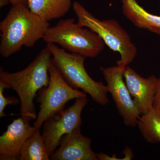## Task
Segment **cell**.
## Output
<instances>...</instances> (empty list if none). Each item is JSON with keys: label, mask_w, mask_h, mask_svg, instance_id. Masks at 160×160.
Segmentation results:
<instances>
[{"label": "cell", "mask_w": 160, "mask_h": 160, "mask_svg": "<svg viewBox=\"0 0 160 160\" xmlns=\"http://www.w3.org/2000/svg\"><path fill=\"white\" fill-rule=\"evenodd\" d=\"M52 58L51 51L46 46L25 69L15 72L0 69V81L17 93L20 101V114L29 122L37 118L34 99L40 89L49 85Z\"/></svg>", "instance_id": "obj_1"}, {"label": "cell", "mask_w": 160, "mask_h": 160, "mask_svg": "<svg viewBox=\"0 0 160 160\" xmlns=\"http://www.w3.org/2000/svg\"><path fill=\"white\" fill-rule=\"evenodd\" d=\"M49 27V22L30 11L27 5L12 6L0 23L1 56L8 58L23 47L32 48Z\"/></svg>", "instance_id": "obj_2"}, {"label": "cell", "mask_w": 160, "mask_h": 160, "mask_svg": "<svg viewBox=\"0 0 160 160\" xmlns=\"http://www.w3.org/2000/svg\"><path fill=\"white\" fill-rule=\"evenodd\" d=\"M72 8L80 26L88 28L96 33L105 45L112 51L119 53L120 59L117 62V66L126 68L134 61L137 54L136 46L118 22L113 19L101 21L78 2L73 3Z\"/></svg>", "instance_id": "obj_3"}, {"label": "cell", "mask_w": 160, "mask_h": 160, "mask_svg": "<svg viewBox=\"0 0 160 160\" xmlns=\"http://www.w3.org/2000/svg\"><path fill=\"white\" fill-rule=\"evenodd\" d=\"M46 46L51 51L52 62L69 86L82 89L101 106L108 104L106 86L102 82L95 81L88 74L84 65L86 58L68 52L56 44H48Z\"/></svg>", "instance_id": "obj_4"}, {"label": "cell", "mask_w": 160, "mask_h": 160, "mask_svg": "<svg viewBox=\"0 0 160 160\" xmlns=\"http://www.w3.org/2000/svg\"><path fill=\"white\" fill-rule=\"evenodd\" d=\"M43 40L47 44H58L69 52L86 58L97 57L105 45L98 34L80 26L72 18L60 20L56 25L50 26Z\"/></svg>", "instance_id": "obj_5"}, {"label": "cell", "mask_w": 160, "mask_h": 160, "mask_svg": "<svg viewBox=\"0 0 160 160\" xmlns=\"http://www.w3.org/2000/svg\"><path fill=\"white\" fill-rule=\"evenodd\" d=\"M50 80L48 86L38 92L37 101L40 110L33 126L41 129L43 123L52 116L65 109L70 100L87 96L86 92L69 86L51 62L49 66Z\"/></svg>", "instance_id": "obj_6"}, {"label": "cell", "mask_w": 160, "mask_h": 160, "mask_svg": "<svg viewBox=\"0 0 160 160\" xmlns=\"http://www.w3.org/2000/svg\"><path fill=\"white\" fill-rule=\"evenodd\" d=\"M87 103V96L76 99L73 105L52 116L43 123L42 134L50 156L59 145L63 136L81 126V114Z\"/></svg>", "instance_id": "obj_7"}, {"label": "cell", "mask_w": 160, "mask_h": 160, "mask_svg": "<svg viewBox=\"0 0 160 160\" xmlns=\"http://www.w3.org/2000/svg\"><path fill=\"white\" fill-rule=\"evenodd\" d=\"M125 69L116 66L101 67L100 70L107 83V91L111 95L124 124L135 127L142 114L123 81Z\"/></svg>", "instance_id": "obj_8"}, {"label": "cell", "mask_w": 160, "mask_h": 160, "mask_svg": "<svg viewBox=\"0 0 160 160\" xmlns=\"http://www.w3.org/2000/svg\"><path fill=\"white\" fill-rule=\"evenodd\" d=\"M91 138L82 134L79 126L63 136L59 147L50 155V160H97L96 153L91 149Z\"/></svg>", "instance_id": "obj_9"}, {"label": "cell", "mask_w": 160, "mask_h": 160, "mask_svg": "<svg viewBox=\"0 0 160 160\" xmlns=\"http://www.w3.org/2000/svg\"><path fill=\"white\" fill-rule=\"evenodd\" d=\"M36 130L22 117L13 120L0 137V160H19L23 144Z\"/></svg>", "instance_id": "obj_10"}, {"label": "cell", "mask_w": 160, "mask_h": 160, "mask_svg": "<svg viewBox=\"0 0 160 160\" xmlns=\"http://www.w3.org/2000/svg\"><path fill=\"white\" fill-rule=\"evenodd\" d=\"M124 78L141 114L147 113L153 108L158 78L154 75L143 78L129 66L124 70Z\"/></svg>", "instance_id": "obj_11"}, {"label": "cell", "mask_w": 160, "mask_h": 160, "mask_svg": "<svg viewBox=\"0 0 160 160\" xmlns=\"http://www.w3.org/2000/svg\"><path fill=\"white\" fill-rule=\"evenodd\" d=\"M123 14L136 27L160 35V16L149 13L136 0H121Z\"/></svg>", "instance_id": "obj_12"}, {"label": "cell", "mask_w": 160, "mask_h": 160, "mask_svg": "<svg viewBox=\"0 0 160 160\" xmlns=\"http://www.w3.org/2000/svg\"><path fill=\"white\" fill-rule=\"evenodd\" d=\"M72 0H27L30 11L49 22L65 16L69 11Z\"/></svg>", "instance_id": "obj_13"}, {"label": "cell", "mask_w": 160, "mask_h": 160, "mask_svg": "<svg viewBox=\"0 0 160 160\" xmlns=\"http://www.w3.org/2000/svg\"><path fill=\"white\" fill-rule=\"evenodd\" d=\"M19 160H50L41 129H37L24 143L20 151Z\"/></svg>", "instance_id": "obj_14"}, {"label": "cell", "mask_w": 160, "mask_h": 160, "mask_svg": "<svg viewBox=\"0 0 160 160\" xmlns=\"http://www.w3.org/2000/svg\"><path fill=\"white\" fill-rule=\"evenodd\" d=\"M137 126L146 142L151 144L160 143V113L154 108L141 115Z\"/></svg>", "instance_id": "obj_15"}, {"label": "cell", "mask_w": 160, "mask_h": 160, "mask_svg": "<svg viewBox=\"0 0 160 160\" xmlns=\"http://www.w3.org/2000/svg\"><path fill=\"white\" fill-rule=\"evenodd\" d=\"M8 89L5 83L0 81V118L6 116L4 110L8 105H16L20 103V100L14 97H6L4 96V89Z\"/></svg>", "instance_id": "obj_16"}, {"label": "cell", "mask_w": 160, "mask_h": 160, "mask_svg": "<svg viewBox=\"0 0 160 160\" xmlns=\"http://www.w3.org/2000/svg\"><path fill=\"white\" fill-rule=\"evenodd\" d=\"M153 108L160 113V74L158 78L156 91L155 95Z\"/></svg>", "instance_id": "obj_17"}, {"label": "cell", "mask_w": 160, "mask_h": 160, "mask_svg": "<svg viewBox=\"0 0 160 160\" xmlns=\"http://www.w3.org/2000/svg\"><path fill=\"white\" fill-rule=\"evenodd\" d=\"M10 4L12 6L18 5V4H23L28 6L27 0H9Z\"/></svg>", "instance_id": "obj_18"}, {"label": "cell", "mask_w": 160, "mask_h": 160, "mask_svg": "<svg viewBox=\"0 0 160 160\" xmlns=\"http://www.w3.org/2000/svg\"><path fill=\"white\" fill-rule=\"evenodd\" d=\"M9 3H10L9 0H0V7L2 8L8 5Z\"/></svg>", "instance_id": "obj_19"}, {"label": "cell", "mask_w": 160, "mask_h": 160, "mask_svg": "<svg viewBox=\"0 0 160 160\" xmlns=\"http://www.w3.org/2000/svg\"></svg>", "instance_id": "obj_20"}]
</instances>
